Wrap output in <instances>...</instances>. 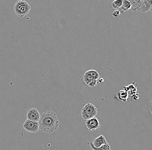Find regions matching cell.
Returning a JSON list of instances; mask_svg holds the SVG:
<instances>
[{
    "instance_id": "30bf717a",
    "label": "cell",
    "mask_w": 152,
    "mask_h": 150,
    "mask_svg": "<svg viewBox=\"0 0 152 150\" xmlns=\"http://www.w3.org/2000/svg\"><path fill=\"white\" fill-rule=\"evenodd\" d=\"M118 97L119 100L123 102L127 101L128 97V92L125 90H120L118 93Z\"/></svg>"
},
{
    "instance_id": "7c38bea8",
    "label": "cell",
    "mask_w": 152,
    "mask_h": 150,
    "mask_svg": "<svg viewBox=\"0 0 152 150\" xmlns=\"http://www.w3.org/2000/svg\"><path fill=\"white\" fill-rule=\"evenodd\" d=\"M88 144H89L90 147H91V149L93 150H111V147L108 143L98 148H95L91 141L89 142Z\"/></svg>"
},
{
    "instance_id": "6da1fadb",
    "label": "cell",
    "mask_w": 152,
    "mask_h": 150,
    "mask_svg": "<svg viewBox=\"0 0 152 150\" xmlns=\"http://www.w3.org/2000/svg\"><path fill=\"white\" fill-rule=\"evenodd\" d=\"M38 122L39 130L47 133L55 132L59 126V121L56 114L51 111L42 113Z\"/></svg>"
},
{
    "instance_id": "4fadbf2b",
    "label": "cell",
    "mask_w": 152,
    "mask_h": 150,
    "mask_svg": "<svg viewBox=\"0 0 152 150\" xmlns=\"http://www.w3.org/2000/svg\"><path fill=\"white\" fill-rule=\"evenodd\" d=\"M83 80L86 84L88 85V84H89L92 80H94V78H93V77L90 75V74H89L88 72H86L85 73V74H84V75H83Z\"/></svg>"
},
{
    "instance_id": "9a60e30c",
    "label": "cell",
    "mask_w": 152,
    "mask_h": 150,
    "mask_svg": "<svg viewBox=\"0 0 152 150\" xmlns=\"http://www.w3.org/2000/svg\"><path fill=\"white\" fill-rule=\"evenodd\" d=\"M89 74H90L91 76L94 78V79L97 80H98L99 78V74L98 72L94 69H91L87 71Z\"/></svg>"
},
{
    "instance_id": "2e32d148",
    "label": "cell",
    "mask_w": 152,
    "mask_h": 150,
    "mask_svg": "<svg viewBox=\"0 0 152 150\" xmlns=\"http://www.w3.org/2000/svg\"><path fill=\"white\" fill-rule=\"evenodd\" d=\"M97 84V80L94 79L92 80V81L88 84V85L89 87H96Z\"/></svg>"
},
{
    "instance_id": "8fae6325",
    "label": "cell",
    "mask_w": 152,
    "mask_h": 150,
    "mask_svg": "<svg viewBox=\"0 0 152 150\" xmlns=\"http://www.w3.org/2000/svg\"><path fill=\"white\" fill-rule=\"evenodd\" d=\"M131 7H132V6H131V3L129 0H123L122 5L121 7V13H124L125 11L130 10L131 9Z\"/></svg>"
},
{
    "instance_id": "7a4b0ae2",
    "label": "cell",
    "mask_w": 152,
    "mask_h": 150,
    "mask_svg": "<svg viewBox=\"0 0 152 150\" xmlns=\"http://www.w3.org/2000/svg\"><path fill=\"white\" fill-rule=\"evenodd\" d=\"M31 8V6L28 2L24 0L17 1L14 7L15 14L20 18H23L28 15L30 12Z\"/></svg>"
},
{
    "instance_id": "52a82bcc",
    "label": "cell",
    "mask_w": 152,
    "mask_h": 150,
    "mask_svg": "<svg viewBox=\"0 0 152 150\" xmlns=\"http://www.w3.org/2000/svg\"><path fill=\"white\" fill-rule=\"evenodd\" d=\"M108 143L104 136L101 135L95 138L93 142V145L95 148H98Z\"/></svg>"
},
{
    "instance_id": "3957f363",
    "label": "cell",
    "mask_w": 152,
    "mask_h": 150,
    "mask_svg": "<svg viewBox=\"0 0 152 150\" xmlns=\"http://www.w3.org/2000/svg\"><path fill=\"white\" fill-rule=\"evenodd\" d=\"M97 114V110L94 105L89 103L85 105L82 109L81 116L84 120H88L95 117Z\"/></svg>"
},
{
    "instance_id": "ba28073f",
    "label": "cell",
    "mask_w": 152,
    "mask_h": 150,
    "mask_svg": "<svg viewBox=\"0 0 152 150\" xmlns=\"http://www.w3.org/2000/svg\"><path fill=\"white\" fill-rule=\"evenodd\" d=\"M152 7V0H143L140 10L143 13H146L151 11Z\"/></svg>"
},
{
    "instance_id": "e0dca14e",
    "label": "cell",
    "mask_w": 152,
    "mask_h": 150,
    "mask_svg": "<svg viewBox=\"0 0 152 150\" xmlns=\"http://www.w3.org/2000/svg\"><path fill=\"white\" fill-rule=\"evenodd\" d=\"M121 15V12L119 10H114L113 12V15L115 18H116V17H118Z\"/></svg>"
},
{
    "instance_id": "8992f818",
    "label": "cell",
    "mask_w": 152,
    "mask_h": 150,
    "mask_svg": "<svg viewBox=\"0 0 152 150\" xmlns=\"http://www.w3.org/2000/svg\"><path fill=\"white\" fill-rule=\"evenodd\" d=\"M39 112L36 108H31L28 110L27 114V119L30 121L39 122L40 118Z\"/></svg>"
},
{
    "instance_id": "9c48e42d",
    "label": "cell",
    "mask_w": 152,
    "mask_h": 150,
    "mask_svg": "<svg viewBox=\"0 0 152 150\" xmlns=\"http://www.w3.org/2000/svg\"><path fill=\"white\" fill-rule=\"evenodd\" d=\"M131 3V9L133 11H139L140 10L143 0H129Z\"/></svg>"
},
{
    "instance_id": "5b68a950",
    "label": "cell",
    "mask_w": 152,
    "mask_h": 150,
    "mask_svg": "<svg viewBox=\"0 0 152 150\" xmlns=\"http://www.w3.org/2000/svg\"><path fill=\"white\" fill-rule=\"evenodd\" d=\"M85 125L86 129L90 131L99 130L100 127L99 121L96 117L86 120Z\"/></svg>"
},
{
    "instance_id": "277c9868",
    "label": "cell",
    "mask_w": 152,
    "mask_h": 150,
    "mask_svg": "<svg viewBox=\"0 0 152 150\" xmlns=\"http://www.w3.org/2000/svg\"><path fill=\"white\" fill-rule=\"evenodd\" d=\"M24 129L28 132H37L39 130V123L37 121H30L26 119L23 125Z\"/></svg>"
},
{
    "instance_id": "5bb4252c",
    "label": "cell",
    "mask_w": 152,
    "mask_h": 150,
    "mask_svg": "<svg viewBox=\"0 0 152 150\" xmlns=\"http://www.w3.org/2000/svg\"><path fill=\"white\" fill-rule=\"evenodd\" d=\"M123 0H115L112 3V6L114 9H119L121 7Z\"/></svg>"
},
{
    "instance_id": "ac0fdd59",
    "label": "cell",
    "mask_w": 152,
    "mask_h": 150,
    "mask_svg": "<svg viewBox=\"0 0 152 150\" xmlns=\"http://www.w3.org/2000/svg\"><path fill=\"white\" fill-rule=\"evenodd\" d=\"M104 79H103V78H101L99 79V82L100 83L104 82Z\"/></svg>"
}]
</instances>
